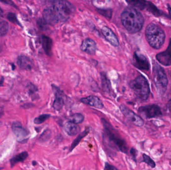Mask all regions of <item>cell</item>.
<instances>
[{"label": "cell", "mask_w": 171, "mask_h": 170, "mask_svg": "<svg viewBox=\"0 0 171 170\" xmlns=\"http://www.w3.org/2000/svg\"><path fill=\"white\" fill-rule=\"evenodd\" d=\"M104 126V142L114 150L127 153L128 146L125 141L120 137L117 131L105 119H101Z\"/></svg>", "instance_id": "cell-1"}, {"label": "cell", "mask_w": 171, "mask_h": 170, "mask_svg": "<svg viewBox=\"0 0 171 170\" xmlns=\"http://www.w3.org/2000/svg\"><path fill=\"white\" fill-rule=\"evenodd\" d=\"M121 22L129 32L135 33L143 28L144 18L137 9L133 7H128L121 14Z\"/></svg>", "instance_id": "cell-2"}, {"label": "cell", "mask_w": 171, "mask_h": 170, "mask_svg": "<svg viewBox=\"0 0 171 170\" xmlns=\"http://www.w3.org/2000/svg\"><path fill=\"white\" fill-rule=\"evenodd\" d=\"M145 36L150 46L157 49L162 47L166 38L165 32L162 28L153 23H150L147 26Z\"/></svg>", "instance_id": "cell-3"}, {"label": "cell", "mask_w": 171, "mask_h": 170, "mask_svg": "<svg viewBox=\"0 0 171 170\" xmlns=\"http://www.w3.org/2000/svg\"><path fill=\"white\" fill-rule=\"evenodd\" d=\"M50 7L58 22L68 20L75 11V7L66 1H56Z\"/></svg>", "instance_id": "cell-4"}, {"label": "cell", "mask_w": 171, "mask_h": 170, "mask_svg": "<svg viewBox=\"0 0 171 170\" xmlns=\"http://www.w3.org/2000/svg\"><path fill=\"white\" fill-rule=\"evenodd\" d=\"M130 87L140 100L145 101L150 92L148 80L143 75H139L130 83Z\"/></svg>", "instance_id": "cell-5"}, {"label": "cell", "mask_w": 171, "mask_h": 170, "mask_svg": "<svg viewBox=\"0 0 171 170\" xmlns=\"http://www.w3.org/2000/svg\"><path fill=\"white\" fill-rule=\"evenodd\" d=\"M153 74L154 82L158 91L160 94L165 93L168 83L165 70L157 63H155L153 64Z\"/></svg>", "instance_id": "cell-6"}, {"label": "cell", "mask_w": 171, "mask_h": 170, "mask_svg": "<svg viewBox=\"0 0 171 170\" xmlns=\"http://www.w3.org/2000/svg\"><path fill=\"white\" fill-rule=\"evenodd\" d=\"M138 112L147 119L157 118L162 115L160 107L156 104L141 106L138 109Z\"/></svg>", "instance_id": "cell-7"}, {"label": "cell", "mask_w": 171, "mask_h": 170, "mask_svg": "<svg viewBox=\"0 0 171 170\" xmlns=\"http://www.w3.org/2000/svg\"><path fill=\"white\" fill-rule=\"evenodd\" d=\"M120 109L126 118L133 124L138 127L143 126L144 124V120L140 116L136 114L135 112L124 105H121L120 106Z\"/></svg>", "instance_id": "cell-8"}, {"label": "cell", "mask_w": 171, "mask_h": 170, "mask_svg": "<svg viewBox=\"0 0 171 170\" xmlns=\"http://www.w3.org/2000/svg\"><path fill=\"white\" fill-rule=\"evenodd\" d=\"M132 63L140 70H148L150 68V64L146 57L137 52L133 55Z\"/></svg>", "instance_id": "cell-9"}, {"label": "cell", "mask_w": 171, "mask_h": 170, "mask_svg": "<svg viewBox=\"0 0 171 170\" xmlns=\"http://www.w3.org/2000/svg\"><path fill=\"white\" fill-rule=\"evenodd\" d=\"M156 57L157 60L162 65L166 67L171 65V38L166 50L157 54Z\"/></svg>", "instance_id": "cell-10"}, {"label": "cell", "mask_w": 171, "mask_h": 170, "mask_svg": "<svg viewBox=\"0 0 171 170\" xmlns=\"http://www.w3.org/2000/svg\"><path fill=\"white\" fill-rule=\"evenodd\" d=\"M12 127L13 131L17 138V140L19 142L23 141L28 135L29 133L26 130L25 128H24L20 122H14L13 123Z\"/></svg>", "instance_id": "cell-11"}, {"label": "cell", "mask_w": 171, "mask_h": 170, "mask_svg": "<svg viewBox=\"0 0 171 170\" xmlns=\"http://www.w3.org/2000/svg\"><path fill=\"white\" fill-rule=\"evenodd\" d=\"M81 49L83 52L93 55L96 52L97 44L94 40L91 38H87L83 41L81 46Z\"/></svg>", "instance_id": "cell-12"}, {"label": "cell", "mask_w": 171, "mask_h": 170, "mask_svg": "<svg viewBox=\"0 0 171 170\" xmlns=\"http://www.w3.org/2000/svg\"><path fill=\"white\" fill-rule=\"evenodd\" d=\"M102 32L106 40L114 47H118L119 42L113 32L107 27H104L102 29Z\"/></svg>", "instance_id": "cell-13"}, {"label": "cell", "mask_w": 171, "mask_h": 170, "mask_svg": "<svg viewBox=\"0 0 171 170\" xmlns=\"http://www.w3.org/2000/svg\"><path fill=\"white\" fill-rule=\"evenodd\" d=\"M81 102L83 103L93 106L97 108H103L104 105L102 102L97 96H89L81 99Z\"/></svg>", "instance_id": "cell-14"}, {"label": "cell", "mask_w": 171, "mask_h": 170, "mask_svg": "<svg viewBox=\"0 0 171 170\" xmlns=\"http://www.w3.org/2000/svg\"><path fill=\"white\" fill-rule=\"evenodd\" d=\"M17 64L19 68L23 70H31L33 66V62L27 56H20L18 58Z\"/></svg>", "instance_id": "cell-15"}, {"label": "cell", "mask_w": 171, "mask_h": 170, "mask_svg": "<svg viewBox=\"0 0 171 170\" xmlns=\"http://www.w3.org/2000/svg\"><path fill=\"white\" fill-rule=\"evenodd\" d=\"M53 90H54L56 98L53 103V106L55 109L59 111L63 108L64 105V100L62 95V92L59 89L53 86Z\"/></svg>", "instance_id": "cell-16"}, {"label": "cell", "mask_w": 171, "mask_h": 170, "mask_svg": "<svg viewBox=\"0 0 171 170\" xmlns=\"http://www.w3.org/2000/svg\"><path fill=\"white\" fill-rule=\"evenodd\" d=\"M42 47L48 56L52 54V48H53V41L48 36H43L41 37Z\"/></svg>", "instance_id": "cell-17"}, {"label": "cell", "mask_w": 171, "mask_h": 170, "mask_svg": "<svg viewBox=\"0 0 171 170\" xmlns=\"http://www.w3.org/2000/svg\"><path fill=\"white\" fill-rule=\"evenodd\" d=\"M145 9L157 17H165L169 18L168 15L158 9L155 5H154L153 2H147Z\"/></svg>", "instance_id": "cell-18"}, {"label": "cell", "mask_w": 171, "mask_h": 170, "mask_svg": "<svg viewBox=\"0 0 171 170\" xmlns=\"http://www.w3.org/2000/svg\"><path fill=\"white\" fill-rule=\"evenodd\" d=\"M64 130L68 135L74 136L78 134L80 131V126L72 122H66L64 125Z\"/></svg>", "instance_id": "cell-19"}, {"label": "cell", "mask_w": 171, "mask_h": 170, "mask_svg": "<svg viewBox=\"0 0 171 170\" xmlns=\"http://www.w3.org/2000/svg\"><path fill=\"white\" fill-rule=\"evenodd\" d=\"M90 131V128H87L85 130H84L83 132L80 133V134L78 135V137L76 138L73 141V143L72 144L70 148L69 149V151L71 152L74 150V148L76 147L79 144L80 141L83 138L86 136Z\"/></svg>", "instance_id": "cell-20"}, {"label": "cell", "mask_w": 171, "mask_h": 170, "mask_svg": "<svg viewBox=\"0 0 171 170\" xmlns=\"http://www.w3.org/2000/svg\"><path fill=\"white\" fill-rule=\"evenodd\" d=\"M28 156V154L26 152H24L22 153L18 154L17 155L14 157V158L11 159L10 160V163L11 167L14 166L16 164H17L19 162H23L24 161L26 160V158Z\"/></svg>", "instance_id": "cell-21"}, {"label": "cell", "mask_w": 171, "mask_h": 170, "mask_svg": "<svg viewBox=\"0 0 171 170\" xmlns=\"http://www.w3.org/2000/svg\"><path fill=\"white\" fill-rule=\"evenodd\" d=\"M84 120V116L81 113H75L70 116L69 118V122L73 123L78 124L81 123Z\"/></svg>", "instance_id": "cell-22"}, {"label": "cell", "mask_w": 171, "mask_h": 170, "mask_svg": "<svg viewBox=\"0 0 171 170\" xmlns=\"http://www.w3.org/2000/svg\"><path fill=\"white\" fill-rule=\"evenodd\" d=\"M128 4L132 6V7L136 8L141 10L145 9L147 1H128Z\"/></svg>", "instance_id": "cell-23"}, {"label": "cell", "mask_w": 171, "mask_h": 170, "mask_svg": "<svg viewBox=\"0 0 171 170\" xmlns=\"http://www.w3.org/2000/svg\"><path fill=\"white\" fill-rule=\"evenodd\" d=\"M9 30V25L7 22L0 19V37L5 36Z\"/></svg>", "instance_id": "cell-24"}, {"label": "cell", "mask_w": 171, "mask_h": 170, "mask_svg": "<svg viewBox=\"0 0 171 170\" xmlns=\"http://www.w3.org/2000/svg\"><path fill=\"white\" fill-rule=\"evenodd\" d=\"M50 117V115L49 114L41 115L40 116L36 117L34 120V123L36 124H40L43 123V122L46 121V120L49 118Z\"/></svg>", "instance_id": "cell-25"}, {"label": "cell", "mask_w": 171, "mask_h": 170, "mask_svg": "<svg viewBox=\"0 0 171 170\" xmlns=\"http://www.w3.org/2000/svg\"><path fill=\"white\" fill-rule=\"evenodd\" d=\"M143 161L145 163L148 164V165L150 166L151 168H155L156 163L149 156L147 155L146 154H143Z\"/></svg>", "instance_id": "cell-26"}, {"label": "cell", "mask_w": 171, "mask_h": 170, "mask_svg": "<svg viewBox=\"0 0 171 170\" xmlns=\"http://www.w3.org/2000/svg\"><path fill=\"white\" fill-rule=\"evenodd\" d=\"M7 19L9 20V21L14 23L15 25H17L19 26H21V23L18 20L17 18L16 17V15L12 12H9L8 14Z\"/></svg>", "instance_id": "cell-27"}, {"label": "cell", "mask_w": 171, "mask_h": 170, "mask_svg": "<svg viewBox=\"0 0 171 170\" xmlns=\"http://www.w3.org/2000/svg\"><path fill=\"white\" fill-rule=\"evenodd\" d=\"M99 12L101 15H103L104 16L108 18L109 19H110L112 17V11L110 9L107 10V9H99Z\"/></svg>", "instance_id": "cell-28"}, {"label": "cell", "mask_w": 171, "mask_h": 170, "mask_svg": "<svg viewBox=\"0 0 171 170\" xmlns=\"http://www.w3.org/2000/svg\"><path fill=\"white\" fill-rule=\"evenodd\" d=\"M28 88L29 93L30 95H33L34 93L37 91V88L33 84H29L28 86Z\"/></svg>", "instance_id": "cell-29"}, {"label": "cell", "mask_w": 171, "mask_h": 170, "mask_svg": "<svg viewBox=\"0 0 171 170\" xmlns=\"http://www.w3.org/2000/svg\"><path fill=\"white\" fill-rule=\"evenodd\" d=\"M104 170H119L118 169L114 166L111 165L108 163H106L105 164V168Z\"/></svg>", "instance_id": "cell-30"}, {"label": "cell", "mask_w": 171, "mask_h": 170, "mask_svg": "<svg viewBox=\"0 0 171 170\" xmlns=\"http://www.w3.org/2000/svg\"><path fill=\"white\" fill-rule=\"evenodd\" d=\"M130 154L133 157V158L136 161V158L137 156V151L135 148H132V149L130 150Z\"/></svg>", "instance_id": "cell-31"}, {"label": "cell", "mask_w": 171, "mask_h": 170, "mask_svg": "<svg viewBox=\"0 0 171 170\" xmlns=\"http://www.w3.org/2000/svg\"><path fill=\"white\" fill-rule=\"evenodd\" d=\"M167 107L169 109V110L171 111V98L168 103Z\"/></svg>", "instance_id": "cell-32"}, {"label": "cell", "mask_w": 171, "mask_h": 170, "mask_svg": "<svg viewBox=\"0 0 171 170\" xmlns=\"http://www.w3.org/2000/svg\"><path fill=\"white\" fill-rule=\"evenodd\" d=\"M36 164H37V163H36V162H35V161L33 162V165L34 166L36 165Z\"/></svg>", "instance_id": "cell-33"}, {"label": "cell", "mask_w": 171, "mask_h": 170, "mask_svg": "<svg viewBox=\"0 0 171 170\" xmlns=\"http://www.w3.org/2000/svg\"><path fill=\"white\" fill-rule=\"evenodd\" d=\"M2 12H3L1 8V7H0V15H1V14H2Z\"/></svg>", "instance_id": "cell-34"}, {"label": "cell", "mask_w": 171, "mask_h": 170, "mask_svg": "<svg viewBox=\"0 0 171 170\" xmlns=\"http://www.w3.org/2000/svg\"><path fill=\"white\" fill-rule=\"evenodd\" d=\"M169 135H170V137H171V130L170 131V132H169Z\"/></svg>", "instance_id": "cell-35"}]
</instances>
